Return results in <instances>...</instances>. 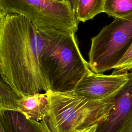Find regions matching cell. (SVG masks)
<instances>
[{"instance_id": "6da1fadb", "label": "cell", "mask_w": 132, "mask_h": 132, "mask_svg": "<svg viewBox=\"0 0 132 132\" xmlns=\"http://www.w3.org/2000/svg\"><path fill=\"white\" fill-rule=\"evenodd\" d=\"M44 38L29 20L0 12L1 78L21 96L50 90L42 57Z\"/></svg>"}, {"instance_id": "7a4b0ae2", "label": "cell", "mask_w": 132, "mask_h": 132, "mask_svg": "<svg viewBox=\"0 0 132 132\" xmlns=\"http://www.w3.org/2000/svg\"><path fill=\"white\" fill-rule=\"evenodd\" d=\"M38 29L44 41L42 61L50 90L73 91L81 79L91 71L80 53L75 33Z\"/></svg>"}, {"instance_id": "3957f363", "label": "cell", "mask_w": 132, "mask_h": 132, "mask_svg": "<svg viewBox=\"0 0 132 132\" xmlns=\"http://www.w3.org/2000/svg\"><path fill=\"white\" fill-rule=\"evenodd\" d=\"M46 93L47 109L40 122L44 132H75L98 125L109 114L116 96L96 101L74 91L59 92L49 90Z\"/></svg>"}, {"instance_id": "277c9868", "label": "cell", "mask_w": 132, "mask_h": 132, "mask_svg": "<svg viewBox=\"0 0 132 132\" xmlns=\"http://www.w3.org/2000/svg\"><path fill=\"white\" fill-rule=\"evenodd\" d=\"M132 44V13L114 18L91 38L88 64L95 73L113 69Z\"/></svg>"}, {"instance_id": "5b68a950", "label": "cell", "mask_w": 132, "mask_h": 132, "mask_svg": "<svg viewBox=\"0 0 132 132\" xmlns=\"http://www.w3.org/2000/svg\"><path fill=\"white\" fill-rule=\"evenodd\" d=\"M0 12L24 16L39 28L76 33L79 22L69 3L57 0H0Z\"/></svg>"}, {"instance_id": "8992f818", "label": "cell", "mask_w": 132, "mask_h": 132, "mask_svg": "<svg viewBox=\"0 0 132 132\" xmlns=\"http://www.w3.org/2000/svg\"><path fill=\"white\" fill-rule=\"evenodd\" d=\"M128 78V73L106 75L91 71L81 79L73 91L92 100H104L116 95Z\"/></svg>"}, {"instance_id": "52a82bcc", "label": "cell", "mask_w": 132, "mask_h": 132, "mask_svg": "<svg viewBox=\"0 0 132 132\" xmlns=\"http://www.w3.org/2000/svg\"><path fill=\"white\" fill-rule=\"evenodd\" d=\"M128 80L116 96L114 104L106 118L95 132H120L132 115V71Z\"/></svg>"}, {"instance_id": "ba28073f", "label": "cell", "mask_w": 132, "mask_h": 132, "mask_svg": "<svg viewBox=\"0 0 132 132\" xmlns=\"http://www.w3.org/2000/svg\"><path fill=\"white\" fill-rule=\"evenodd\" d=\"M47 103L46 92L20 96L17 101L16 111L23 113L29 119L40 122L46 111Z\"/></svg>"}, {"instance_id": "9c48e42d", "label": "cell", "mask_w": 132, "mask_h": 132, "mask_svg": "<svg viewBox=\"0 0 132 132\" xmlns=\"http://www.w3.org/2000/svg\"><path fill=\"white\" fill-rule=\"evenodd\" d=\"M0 126L7 132H29L30 119L14 110L0 111Z\"/></svg>"}, {"instance_id": "30bf717a", "label": "cell", "mask_w": 132, "mask_h": 132, "mask_svg": "<svg viewBox=\"0 0 132 132\" xmlns=\"http://www.w3.org/2000/svg\"><path fill=\"white\" fill-rule=\"evenodd\" d=\"M105 0H78L76 17L79 22H85L104 12Z\"/></svg>"}, {"instance_id": "8fae6325", "label": "cell", "mask_w": 132, "mask_h": 132, "mask_svg": "<svg viewBox=\"0 0 132 132\" xmlns=\"http://www.w3.org/2000/svg\"><path fill=\"white\" fill-rule=\"evenodd\" d=\"M104 12L114 18H122L132 13V0H105Z\"/></svg>"}, {"instance_id": "7c38bea8", "label": "cell", "mask_w": 132, "mask_h": 132, "mask_svg": "<svg viewBox=\"0 0 132 132\" xmlns=\"http://www.w3.org/2000/svg\"><path fill=\"white\" fill-rule=\"evenodd\" d=\"M20 96L1 78L0 81V111H16L17 101Z\"/></svg>"}, {"instance_id": "4fadbf2b", "label": "cell", "mask_w": 132, "mask_h": 132, "mask_svg": "<svg viewBox=\"0 0 132 132\" xmlns=\"http://www.w3.org/2000/svg\"><path fill=\"white\" fill-rule=\"evenodd\" d=\"M132 71V44L120 61L114 67L112 74L127 73Z\"/></svg>"}, {"instance_id": "5bb4252c", "label": "cell", "mask_w": 132, "mask_h": 132, "mask_svg": "<svg viewBox=\"0 0 132 132\" xmlns=\"http://www.w3.org/2000/svg\"><path fill=\"white\" fill-rule=\"evenodd\" d=\"M29 132H44L40 122L30 119Z\"/></svg>"}, {"instance_id": "9a60e30c", "label": "cell", "mask_w": 132, "mask_h": 132, "mask_svg": "<svg viewBox=\"0 0 132 132\" xmlns=\"http://www.w3.org/2000/svg\"><path fill=\"white\" fill-rule=\"evenodd\" d=\"M120 132H132V115Z\"/></svg>"}, {"instance_id": "2e32d148", "label": "cell", "mask_w": 132, "mask_h": 132, "mask_svg": "<svg viewBox=\"0 0 132 132\" xmlns=\"http://www.w3.org/2000/svg\"><path fill=\"white\" fill-rule=\"evenodd\" d=\"M64 1L69 4L72 10L76 14L78 0H64Z\"/></svg>"}, {"instance_id": "e0dca14e", "label": "cell", "mask_w": 132, "mask_h": 132, "mask_svg": "<svg viewBox=\"0 0 132 132\" xmlns=\"http://www.w3.org/2000/svg\"><path fill=\"white\" fill-rule=\"evenodd\" d=\"M98 125H94L91 126H89L84 129L78 130L76 131L75 132H95Z\"/></svg>"}, {"instance_id": "ac0fdd59", "label": "cell", "mask_w": 132, "mask_h": 132, "mask_svg": "<svg viewBox=\"0 0 132 132\" xmlns=\"http://www.w3.org/2000/svg\"><path fill=\"white\" fill-rule=\"evenodd\" d=\"M0 132H7L2 126H0Z\"/></svg>"}, {"instance_id": "d6986e66", "label": "cell", "mask_w": 132, "mask_h": 132, "mask_svg": "<svg viewBox=\"0 0 132 132\" xmlns=\"http://www.w3.org/2000/svg\"><path fill=\"white\" fill-rule=\"evenodd\" d=\"M57 1H64V0H57Z\"/></svg>"}]
</instances>
